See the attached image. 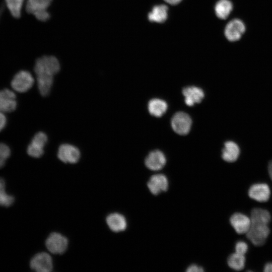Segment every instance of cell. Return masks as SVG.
Wrapping results in <instances>:
<instances>
[{
  "label": "cell",
  "instance_id": "cell-17",
  "mask_svg": "<svg viewBox=\"0 0 272 272\" xmlns=\"http://www.w3.org/2000/svg\"><path fill=\"white\" fill-rule=\"evenodd\" d=\"M240 153L238 145L233 141H228L224 143V146L222 150V159L228 162L236 161Z\"/></svg>",
  "mask_w": 272,
  "mask_h": 272
},
{
  "label": "cell",
  "instance_id": "cell-8",
  "mask_svg": "<svg viewBox=\"0 0 272 272\" xmlns=\"http://www.w3.org/2000/svg\"><path fill=\"white\" fill-rule=\"evenodd\" d=\"M57 155L58 158L63 163L75 164L79 161L81 153L77 147L69 144H63L59 146Z\"/></svg>",
  "mask_w": 272,
  "mask_h": 272
},
{
  "label": "cell",
  "instance_id": "cell-23",
  "mask_svg": "<svg viewBox=\"0 0 272 272\" xmlns=\"http://www.w3.org/2000/svg\"><path fill=\"white\" fill-rule=\"evenodd\" d=\"M227 263L230 267L235 270H241L245 266L244 255L235 252L228 257Z\"/></svg>",
  "mask_w": 272,
  "mask_h": 272
},
{
  "label": "cell",
  "instance_id": "cell-24",
  "mask_svg": "<svg viewBox=\"0 0 272 272\" xmlns=\"http://www.w3.org/2000/svg\"><path fill=\"white\" fill-rule=\"evenodd\" d=\"M14 200L13 196L7 193L5 181L0 178V206L9 207L14 203Z\"/></svg>",
  "mask_w": 272,
  "mask_h": 272
},
{
  "label": "cell",
  "instance_id": "cell-14",
  "mask_svg": "<svg viewBox=\"0 0 272 272\" xmlns=\"http://www.w3.org/2000/svg\"><path fill=\"white\" fill-rule=\"evenodd\" d=\"M230 222L235 231L240 234H246L251 225L250 218L240 213L233 214L230 217Z\"/></svg>",
  "mask_w": 272,
  "mask_h": 272
},
{
  "label": "cell",
  "instance_id": "cell-30",
  "mask_svg": "<svg viewBox=\"0 0 272 272\" xmlns=\"http://www.w3.org/2000/svg\"><path fill=\"white\" fill-rule=\"evenodd\" d=\"M268 172L272 180V160L269 162L268 165Z\"/></svg>",
  "mask_w": 272,
  "mask_h": 272
},
{
  "label": "cell",
  "instance_id": "cell-27",
  "mask_svg": "<svg viewBox=\"0 0 272 272\" xmlns=\"http://www.w3.org/2000/svg\"><path fill=\"white\" fill-rule=\"evenodd\" d=\"M6 123L7 118L5 113L0 111V131L5 127Z\"/></svg>",
  "mask_w": 272,
  "mask_h": 272
},
{
  "label": "cell",
  "instance_id": "cell-29",
  "mask_svg": "<svg viewBox=\"0 0 272 272\" xmlns=\"http://www.w3.org/2000/svg\"><path fill=\"white\" fill-rule=\"evenodd\" d=\"M263 271L265 272H272V263H266L264 266Z\"/></svg>",
  "mask_w": 272,
  "mask_h": 272
},
{
  "label": "cell",
  "instance_id": "cell-16",
  "mask_svg": "<svg viewBox=\"0 0 272 272\" xmlns=\"http://www.w3.org/2000/svg\"><path fill=\"white\" fill-rule=\"evenodd\" d=\"M182 93L185 97V102L188 106L199 103L204 97V92L199 87L192 86L183 88Z\"/></svg>",
  "mask_w": 272,
  "mask_h": 272
},
{
  "label": "cell",
  "instance_id": "cell-22",
  "mask_svg": "<svg viewBox=\"0 0 272 272\" xmlns=\"http://www.w3.org/2000/svg\"><path fill=\"white\" fill-rule=\"evenodd\" d=\"M25 0H4L5 7L12 16L16 19L20 18Z\"/></svg>",
  "mask_w": 272,
  "mask_h": 272
},
{
  "label": "cell",
  "instance_id": "cell-19",
  "mask_svg": "<svg viewBox=\"0 0 272 272\" xmlns=\"http://www.w3.org/2000/svg\"><path fill=\"white\" fill-rule=\"evenodd\" d=\"M148 108L149 112L151 115L159 117L166 112L167 109V104L162 99L153 98L149 101Z\"/></svg>",
  "mask_w": 272,
  "mask_h": 272
},
{
  "label": "cell",
  "instance_id": "cell-18",
  "mask_svg": "<svg viewBox=\"0 0 272 272\" xmlns=\"http://www.w3.org/2000/svg\"><path fill=\"white\" fill-rule=\"evenodd\" d=\"M106 223L111 230L119 232L125 230L127 222L125 217L118 213H112L106 218Z\"/></svg>",
  "mask_w": 272,
  "mask_h": 272
},
{
  "label": "cell",
  "instance_id": "cell-21",
  "mask_svg": "<svg viewBox=\"0 0 272 272\" xmlns=\"http://www.w3.org/2000/svg\"><path fill=\"white\" fill-rule=\"evenodd\" d=\"M232 9V3L229 0H220L216 3L215 7L216 14L221 19H226Z\"/></svg>",
  "mask_w": 272,
  "mask_h": 272
},
{
  "label": "cell",
  "instance_id": "cell-31",
  "mask_svg": "<svg viewBox=\"0 0 272 272\" xmlns=\"http://www.w3.org/2000/svg\"><path fill=\"white\" fill-rule=\"evenodd\" d=\"M167 3L170 4V5H176L178 3H179L181 0H164Z\"/></svg>",
  "mask_w": 272,
  "mask_h": 272
},
{
  "label": "cell",
  "instance_id": "cell-1",
  "mask_svg": "<svg viewBox=\"0 0 272 272\" xmlns=\"http://www.w3.org/2000/svg\"><path fill=\"white\" fill-rule=\"evenodd\" d=\"M60 67L58 59L53 56H43L36 60L34 70L38 90L42 96L49 94L54 76L58 73Z\"/></svg>",
  "mask_w": 272,
  "mask_h": 272
},
{
  "label": "cell",
  "instance_id": "cell-11",
  "mask_svg": "<svg viewBox=\"0 0 272 272\" xmlns=\"http://www.w3.org/2000/svg\"><path fill=\"white\" fill-rule=\"evenodd\" d=\"M17 102L15 93L8 89L0 90V111L4 113L14 111L17 108Z\"/></svg>",
  "mask_w": 272,
  "mask_h": 272
},
{
  "label": "cell",
  "instance_id": "cell-25",
  "mask_svg": "<svg viewBox=\"0 0 272 272\" xmlns=\"http://www.w3.org/2000/svg\"><path fill=\"white\" fill-rule=\"evenodd\" d=\"M10 155V148L6 144L0 143V168L5 165Z\"/></svg>",
  "mask_w": 272,
  "mask_h": 272
},
{
  "label": "cell",
  "instance_id": "cell-2",
  "mask_svg": "<svg viewBox=\"0 0 272 272\" xmlns=\"http://www.w3.org/2000/svg\"><path fill=\"white\" fill-rule=\"evenodd\" d=\"M251 225L246 233L247 238L254 245H263L269 234L268 224L271 220L269 212L262 208L252 210L250 215Z\"/></svg>",
  "mask_w": 272,
  "mask_h": 272
},
{
  "label": "cell",
  "instance_id": "cell-5",
  "mask_svg": "<svg viewBox=\"0 0 272 272\" xmlns=\"http://www.w3.org/2000/svg\"><path fill=\"white\" fill-rule=\"evenodd\" d=\"M192 120L190 116L183 111L175 113L171 119L173 129L181 135L186 134L190 130Z\"/></svg>",
  "mask_w": 272,
  "mask_h": 272
},
{
  "label": "cell",
  "instance_id": "cell-7",
  "mask_svg": "<svg viewBox=\"0 0 272 272\" xmlns=\"http://www.w3.org/2000/svg\"><path fill=\"white\" fill-rule=\"evenodd\" d=\"M47 135L43 132H37L32 138L27 149V154L31 157L38 158L44 153V147L47 142Z\"/></svg>",
  "mask_w": 272,
  "mask_h": 272
},
{
  "label": "cell",
  "instance_id": "cell-26",
  "mask_svg": "<svg viewBox=\"0 0 272 272\" xmlns=\"http://www.w3.org/2000/svg\"><path fill=\"white\" fill-rule=\"evenodd\" d=\"M248 245L246 242L243 241H238L235 246V252L244 255L248 250Z\"/></svg>",
  "mask_w": 272,
  "mask_h": 272
},
{
  "label": "cell",
  "instance_id": "cell-28",
  "mask_svg": "<svg viewBox=\"0 0 272 272\" xmlns=\"http://www.w3.org/2000/svg\"><path fill=\"white\" fill-rule=\"evenodd\" d=\"M204 270L202 267L199 266L196 264H192L188 266L186 269L188 272H200Z\"/></svg>",
  "mask_w": 272,
  "mask_h": 272
},
{
  "label": "cell",
  "instance_id": "cell-10",
  "mask_svg": "<svg viewBox=\"0 0 272 272\" xmlns=\"http://www.w3.org/2000/svg\"><path fill=\"white\" fill-rule=\"evenodd\" d=\"M30 266L32 269L38 272H49L53 268L52 260L48 253L40 252L31 259Z\"/></svg>",
  "mask_w": 272,
  "mask_h": 272
},
{
  "label": "cell",
  "instance_id": "cell-6",
  "mask_svg": "<svg viewBox=\"0 0 272 272\" xmlns=\"http://www.w3.org/2000/svg\"><path fill=\"white\" fill-rule=\"evenodd\" d=\"M46 246L53 254H62L67 249V239L59 233L53 232L49 235L46 240Z\"/></svg>",
  "mask_w": 272,
  "mask_h": 272
},
{
  "label": "cell",
  "instance_id": "cell-15",
  "mask_svg": "<svg viewBox=\"0 0 272 272\" xmlns=\"http://www.w3.org/2000/svg\"><path fill=\"white\" fill-rule=\"evenodd\" d=\"M147 185L152 194L157 195L167 190L168 180L166 176L163 174H156L151 177Z\"/></svg>",
  "mask_w": 272,
  "mask_h": 272
},
{
  "label": "cell",
  "instance_id": "cell-32",
  "mask_svg": "<svg viewBox=\"0 0 272 272\" xmlns=\"http://www.w3.org/2000/svg\"><path fill=\"white\" fill-rule=\"evenodd\" d=\"M5 6L4 4V3L3 2L1 5H0V21H1V17H2L3 16V14L4 12V10H5Z\"/></svg>",
  "mask_w": 272,
  "mask_h": 272
},
{
  "label": "cell",
  "instance_id": "cell-9",
  "mask_svg": "<svg viewBox=\"0 0 272 272\" xmlns=\"http://www.w3.org/2000/svg\"><path fill=\"white\" fill-rule=\"evenodd\" d=\"M245 30L244 23L239 19H234L226 25L224 33L229 41L234 42L241 38Z\"/></svg>",
  "mask_w": 272,
  "mask_h": 272
},
{
  "label": "cell",
  "instance_id": "cell-3",
  "mask_svg": "<svg viewBox=\"0 0 272 272\" xmlns=\"http://www.w3.org/2000/svg\"><path fill=\"white\" fill-rule=\"evenodd\" d=\"M52 0H27L25 5L26 11L33 15L41 21H46L50 18L47 11Z\"/></svg>",
  "mask_w": 272,
  "mask_h": 272
},
{
  "label": "cell",
  "instance_id": "cell-4",
  "mask_svg": "<svg viewBox=\"0 0 272 272\" xmlns=\"http://www.w3.org/2000/svg\"><path fill=\"white\" fill-rule=\"evenodd\" d=\"M34 83V79L32 74L28 71L21 70L15 75L11 85L15 91L25 93L33 87Z\"/></svg>",
  "mask_w": 272,
  "mask_h": 272
},
{
  "label": "cell",
  "instance_id": "cell-20",
  "mask_svg": "<svg viewBox=\"0 0 272 272\" xmlns=\"http://www.w3.org/2000/svg\"><path fill=\"white\" fill-rule=\"evenodd\" d=\"M168 8L164 5L155 6L148 15V19L151 22L162 23L167 18Z\"/></svg>",
  "mask_w": 272,
  "mask_h": 272
},
{
  "label": "cell",
  "instance_id": "cell-12",
  "mask_svg": "<svg viewBox=\"0 0 272 272\" xmlns=\"http://www.w3.org/2000/svg\"><path fill=\"white\" fill-rule=\"evenodd\" d=\"M248 195L251 199L257 201L266 202L268 200L270 195V188L266 183H255L250 187Z\"/></svg>",
  "mask_w": 272,
  "mask_h": 272
},
{
  "label": "cell",
  "instance_id": "cell-13",
  "mask_svg": "<svg viewBox=\"0 0 272 272\" xmlns=\"http://www.w3.org/2000/svg\"><path fill=\"white\" fill-rule=\"evenodd\" d=\"M166 162V159L165 155L158 150L150 152L145 161L146 167L154 171L161 169L165 165Z\"/></svg>",
  "mask_w": 272,
  "mask_h": 272
}]
</instances>
